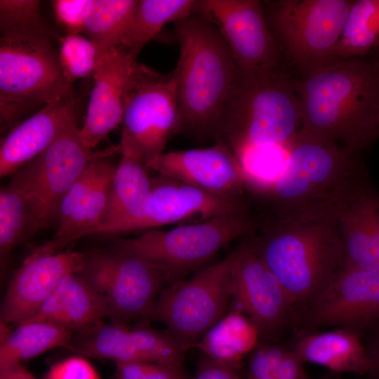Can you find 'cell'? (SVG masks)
<instances>
[{"label": "cell", "mask_w": 379, "mask_h": 379, "mask_svg": "<svg viewBox=\"0 0 379 379\" xmlns=\"http://www.w3.org/2000/svg\"><path fill=\"white\" fill-rule=\"evenodd\" d=\"M378 39L379 0H354L335 49V59L366 57Z\"/></svg>", "instance_id": "cell-31"}, {"label": "cell", "mask_w": 379, "mask_h": 379, "mask_svg": "<svg viewBox=\"0 0 379 379\" xmlns=\"http://www.w3.org/2000/svg\"><path fill=\"white\" fill-rule=\"evenodd\" d=\"M255 226L244 211L169 230L152 229L133 237H119L111 249L145 260L173 284L230 242L250 233Z\"/></svg>", "instance_id": "cell-8"}, {"label": "cell", "mask_w": 379, "mask_h": 379, "mask_svg": "<svg viewBox=\"0 0 379 379\" xmlns=\"http://www.w3.org/2000/svg\"><path fill=\"white\" fill-rule=\"evenodd\" d=\"M304 364L324 366L338 374L352 373L367 376L372 362L359 333L343 328L330 331L296 328L287 344Z\"/></svg>", "instance_id": "cell-24"}, {"label": "cell", "mask_w": 379, "mask_h": 379, "mask_svg": "<svg viewBox=\"0 0 379 379\" xmlns=\"http://www.w3.org/2000/svg\"><path fill=\"white\" fill-rule=\"evenodd\" d=\"M138 54L124 46L102 52L93 75L85 121L80 128L84 144L93 149L123 121L130 93L142 64Z\"/></svg>", "instance_id": "cell-17"}, {"label": "cell", "mask_w": 379, "mask_h": 379, "mask_svg": "<svg viewBox=\"0 0 379 379\" xmlns=\"http://www.w3.org/2000/svg\"><path fill=\"white\" fill-rule=\"evenodd\" d=\"M75 119L72 94L44 106L15 125L1 141V178L14 174L39 155Z\"/></svg>", "instance_id": "cell-23"}, {"label": "cell", "mask_w": 379, "mask_h": 379, "mask_svg": "<svg viewBox=\"0 0 379 379\" xmlns=\"http://www.w3.org/2000/svg\"><path fill=\"white\" fill-rule=\"evenodd\" d=\"M191 379H244L237 372L201 353L195 373Z\"/></svg>", "instance_id": "cell-40"}, {"label": "cell", "mask_w": 379, "mask_h": 379, "mask_svg": "<svg viewBox=\"0 0 379 379\" xmlns=\"http://www.w3.org/2000/svg\"><path fill=\"white\" fill-rule=\"evenodd\" d=\"M128 325L98 321L73 333L67 347L81 354L119 362L146 361L138 350Z\"/></svg>", "instance_id": "cell-28"}, {"label": "cell", "mask_w": 379, "mask_h": 379, "mask_svg": "<svg viewBox=\"0 0 379 379\" xmlns=\"http://www.w3.org/2000/svg\"><path fill=\"white\" fill-rule=\"evenodd\" d=\"M72 334L47 321H25L12 329L1 324L0 369L20 364L58 347H67Z\"/></svg>", "instance_id": "cell-27"}, {"label": "cell", "mask_w": 379, "mask_h": 379, "mask_svg": "<svg viewBox=\"0 0 379 379\" xmlns=\"http://www.w3.org/2000/svg\"><path fill=\"white\" fill-rule=\"evenodd\" d=\"M146 166L160 175L234 200H241L246 185L242 167L224 143L204 148L163 152Z\"/></svg>", "instance_id": "cell-18"}, {"label": "cell", "mask_w": 379, "mask_h": 379, "mask_svg": "<svg viewBox=\"0 0 379 379\" xmlns=\"http://www.w3.org/2000/svg\"><path fill=\"white\" fill-rule=\"evenodd\" d=\"M250 242L300 312L345 268L331 211L275 217Z\"/></svg>", "instance_id": "cell-2"}, {"label": "cell", "mask_w": 379, "mask_h": 379, "mask_svg": "<svg viewBox=\"0 0 379 379\" xmlns=\"http://www.w3.org/2000/svg\"><path fill=\"white\" fill-rule=\"evenodd\" d=\"M34 206L20 189L8 183L0 190V270L4 276L18 244L34 235Z\"/></svg>", "instance_id": "cell-29"}, {"label": "cell", "mask_w": 379, "mask_h": 379, "mask_svg": "<svg viewBox=\"0 0 379 379\" xmlns=\"http://www.w3.org/2000/svg\"><path fill=\"white\" fill-rule=\"evenodd\" d=\"M195 14L175 22L180 57L174 72L181 130L205 140L215 137L238 68L218 29Z\"/></svg>", "instance_id": "cell-4"}, {"label": "cell", "mask_w": 379, "mask_h": 379, "mask_svg": "<svg viewBox=\"0 0 379 379\" xmlns=\"http://www.w3.org/2000/svg\"><path fill=\"white\" fill-rule=\"evenodd\" d=\"M138 0H94L84 34L104 51L122 46Z\"/></svg>", "instance_id": "cell-32"}, {"label": "cell", "mask_w": 379, "mask_h": 379, "mask_svg": "<svg viewBox=\"0 0 379 379\" xmlns=\"http://www.w3.org/2000/svg\"><path fill=\"white\" fill-rule=\"evenodd\" d=\"M152 185L147 213L139 230L182 222H198L244 211L241 200L218 196L161 175L152 179Z\"/></svg>", "instance_id": "cell-21"}, {"label": "cell", "mask_w": 379, "mask_h": 379, "mask_svg": "<svg viewBox=\"0 0 379 379\" xmlns=\"http://www.w3.org/2000/svg\"><path fill=\"white\" fill-rule=\"evenodd\" d=\"M359 154L298 134L283 170L260 193L272 200L275 217L331 211L366 173Z\"/></svg>", "instance_id": "cell-5"}, {"label": "cell", "mask_w": 379, "mask_h": 379, "mask_svg": "<svg viewBox=\"0 0 379 379\" xmlns=\"http://www.w3.org/2000/svg\"><path fill=\"white\" fill-rule=\"evenodd\" d=\"M130 333L146 361L163 364L184 370L185 353L188 347L167 331L152 328L145 324L130 327Z\"/></svg>", "instance_id": "cell-34"}, {"label": "cell", "mask_w": 379, "mask_h": 379, "mask_svg": "<svg viewBox=\"0 0 379 379\" xmlns=\"http://www.w3.org/2000/svg\"><path fill=\"white\" fill-rule=\"evenodd\" d=\"M79 274L105 297L109 321L121 325L142 321L167 282L145 260L113 249L85 253Z\"/></svg>", "instance_id": "cell-12"}, {"label": "cell", "mask_w": 379, "mask_h": 379, "mask_svg": "<svg viewBox=\"0 0 379 379\" xmlns=\"http://www.w3.org/2000/svg\"><path fill=\"white\" fill-rule=\"evenodd\" d=\"M331 213L343 245L345 267L379 272V193L367 172Z\"/></svg>", "instance_id": "cell-19"}, {"label": "cell", "mask_w": 379, "mask_h": 379, "mask_svg": "<svg viewBox=\"0 0 379 379\" xmlns=\"http://www.w3.org/2000/svg\"><path fill=\"white\" fill-rule=\"evenodd\" d=\"M44 379H101L91 364L81 356L66 358L53 364Z\"/></svg>", "instance_id": "cell-39"}, {"label": "cell", "mask_w": 379, "mask_h": 379, "mask_svg": "<svg viewBox=\"0 0 379 379\" xmlns=\"http://www.w3.org/2000/svg\"><path fill=\"white\" fill-rule=\"evenodd\" d=\"M94 0H55L52 8L58 25L65 34H84Z\"/></svg>", "instance_id": "cell-38"}, {"label": "cell", "mask_w": 379, "mask_h": 379, "mask_svg": "<svg viewBox=\"0 0 379 379\" xmlns=\"http://www.w3.org/2000/svg\"><path fill=\"white\" fill-rule=\"evenodd\" d=\"M366 378H367V379H370V378H369L368 377H367V376H366Z\"/></svg>", "instance_id": "cell-44"}, {"label": "cell", "mask_w": 379, "mask_h": 379, "mask_svg": "<svg viewBox=\"0 0 379 379\" xmlns=\"http://www.w3.org/2000/svg\"><path fill=\"white\" fill-rule=\"evenodd\" d=\"M117 152L119 145L102 150L86 147L75 119L47 149L13 174L9 183L26 194L34 206V235L56 221L62 197L88 166Z\"/></svg>", "instance_id": "cell-10"}, {"label": "cell", "mask_w": 379, "mask_h": 379, "mask_svg": "<svg viewBox=\"0 0 379 379\" xmlns=\"http://www.w3.org/2000/svg\"><path fill=\"white\" fill-rule=\"evenodd\" d=\"M232 252L224 259L162 289L140 324H164L188 348L225 314L232 298Z\"/></svg>", "instance_id": "cell-9"}, {"label": "cell", "mask_w": 379, "mask_h": 379, "mask_svg": "<svg viewBox=\"0 0 379 379\" xmlns=\"http://www.w3.org/2000/svg\"><path fill=\"white\" fill-rule=\"evenodd\" d=\"M287 344L259 343L248 355V366L244 379H334L331 372L319 378H312Z\"/></svg>", "instance_id": "cell-33"}, {"label": "cell", "mask_w": 379, "mask_h": 379, "mask_svg": "<svg viewBox=\"0 0 379 379\" xmlns=\"http://www.w3.org/2000/svg\"><path fill=\"white\" fill-rule=\"evenodd\" d=\"M194 13L218 29L240 71H262L281 65L278 46L266 22L262 1L200 0L197 1Z\"/></svg>", "instance_id": "cell-14"}, {"label": "cell", "mask_w": 379, "mask_h": 379, "mask_svg": "<svg viewBox=\"0 0 379 379\" xmlns=\"http://www.w3.org/2000/svg\"><path fill=\"white\" fill-rule=\"evenodd\" d=\"M111 379H191L184 370L152 361L115 363Z\"/></svg>", "instance_id": "cell-37"}, {"label": "cell", "mask_w": 379, "mask_h": 379, "mask_svg": "<svg viewBox=\"0 0 379 379\" xmlns=\"http://www.w3.org/2000/svg\"><path fill=\"white\" fill-rule=\"evenodd\" d=\"M105 318H107L105 297L79 273H70L27 321L51 322L74 333Z\"/></svg>", "instance_id": "cell-25"}, {"label": "cell", "mask_w": 379, "mask_h": 379, "mask_svg": "<svg viewBox=\"0 0 379 379\" xmlns=\"http://www.w3.org/2000/svg\"><path fill=\"white\" fill-rule=\"evenodd\" d=\"M255 326L240 311L233 309L218 321L192 347L237 371L244 357L260 343Z\"/></svg>", "instance_id": "cell-26"}, {"label": "cell", "mask_w": 379, "mask_h": 379, "mask_svg": "<svg viewBox=\"0 0 379 379\" xmlns=\"http://www.w3.org/2000/svg\"><path fill=\"white\" fill-rule=\"evenodd\" d=\"M364 336H366L364 343L372 362L371 372L367 376L370 379H379V320Z\"/></svg>", "instance_id": "cell-41"}, {"label": "cell", "mask_w": 379, "mask_h": 379, "mask_svg": "<svg viewBox=\"0 0 379 379\" xmlns=\"http://www.w3.org/2000/svg\"><path fill=\"white\" fill-rule=\"evenodd\" d=\"M84 258L81 252H52L43 244L34 247L10 279L1 304V324L32 319L65 276L81 271Z\"/></svg>", "instance_id": "cell-16"}, {"label": "cell", "mask_w": 379, "mask_h": 379, "mask_svg": "<svg viewBox=\"0 0 379 379\" xmlns=\"http://www.w3.org/2000/svg\"><path fill=\"white\" fill-rule=\"evenodd\" d=\"M359 379H361V378H359ZM366 379H367V378Z\"/></svg>", "instance_id": "cell-45"}, {"label": "cell", "mask_w": 379, "mask_h": 379, "mask_svg": "<svg viewBox=\"0 0 379 379\" xmlns=\"http://www.w3.org/2000/svg\"><path fill=\"white\" fill-rule=\"evenodd\" d=\"M293 84L302 114L298 135L358 154L379 136V60H338Z\"/></svg>", "instance_id": "cell-1"}, {"label": "cell", "mask_w": 379, "mask_h": 379, "mask_svg": "<svg viewBox=\"0 0 379 379\" xmlns=\"http://www.w3.org/2000/svg\"><path fill=\"white\" fill-rule=\"evenodd\" d=\"M0 379H37L22 364L0 369Z\"/></svg>", "instance_id": "cell-42"}, {"label": "cell", "mask_w": 379, "mask_h": 379, "mask_svg": "<svg viewBox=\"0 0 379 379\" xmlns=\"http://www.w3.org/2000/svg\"><path fill=\"white\" fill-rule=\"evenodd\" d=\"M354 0L262 1L267 26L281 65L302 79L336 60L335 49Z\"/></svg>", "instance_id": "cell-7"}, {"label": "cell", "mask_w": 379, "mask_h": 379, "mask_svg": "<svg viewBox=\"0 0 379 379\" xmlns=\"http://www.w3.org/2000/svg\"><path fill=\"white\" fill-rule=\"evenodd\" d=\"M378 320L379 272L345 267L301 310L296 328H343L363 338Z\"/></svg>", "instance_id": "cell-15"}, {"label": "cell", "mask_w": 379, "mask_h": 379, "mask_svg": "<svg viewBox=\"0 0 379 379\" xmlns=\"http://www.w3.org/2000/svg\"><path fill=\"white\" fill-rule=\"evenodd\" d=\"M301 124L293 78L282 65L257 72L238 69L215 138L237 159L263 149L288 152Z\"/></svg>", "instance_id": "cell-3"}, {"label": "cell", "mask_w": 379, "mask_h": 379, "mask_svg": "<svg viewBox=\"0 0 379 379\" xmlns=\"http://www.w3.org/2000/svg\"><path fill=\"white\" fill-rule=\"evenodd\" d=\"M102 51L81 34H65L60 39L58 59L65 79L71 84L94 74Z\"/></svg>", "instance_id": "cell-35"}, {"label": "cell", "mask_w": 379, "mask_h": 379, "mask_svg": "<svg viewBox=\"0 0 379 379\" xmlns=\"http://www.w3.org/2000/svg\"><path fill=\"white\" fill-rule=\"evenodd\" d=\"M122 124L120 153L131 154L146 164L164 152L171 136L182 128L174 70L163 75L141 65Z\"/></svg>", "instance_id": "cell-11"}, {"label": "cell", "mask_w": 379, "mask_h": 379, "mask_svg": "<svg viewBox=\"0 0 379 379\" xmlns=\"http://www.w3.org/2000/svg\"><path fill=\"white\" fill-rule=\"evenodd\" d=\"M120 154L102 222L85 232L81 238L138 231L146 217L152 187L149 168L138 158Z\"/></svg>", "instance_id": "cell-22"}, {"label": "cell", "mask_w": 379, "mask_h": 379, "mask_svg": "<svg viewBox=\"0 0 379 379\" xmlns=\"http://www.w3.org/2000/svg\"><path fill=\"white\" fill-rule=\"evenodd\" d=\"M116 166L107 158L91 163L62 197L57 213L53 237L42 244L52 252H60L103 218Z\"/></svg>", "instance_id": "cell-20"}, {"label": "cell", "mask_w": 379, "mask_h": 379, "mask_svg": "<svg viewBox=\"0 0 379 379\" xmlns=\"http://www.w3.org/2000/svg\"><path fill=\"white\" fill-rule=\"evenodd\" d=\"M377 124H378V129H379V110H378V114H377Z\"/></svg>", "instance_id": "cell-43"}, {"label": "cell", "mask_w": 379, "mask_h": 379, "mask_svg": "<svg viewBox=\"0 0 379 379\" xmlns=\"http://www.w3.org/2000/svg\"><path fill=\"white\" fill-rule=\"evenodd\" d=\"M231 282L234 309L250 319L260 339L275 343L296 328L297 307L251 243L232 251Z\"/></svg>", "instance_id": "cell-13"}, {"label": "cell", "mask_w": 379, "mask_h": 379, "mask_svg": "<svg viewBox=\"0 0 379 379\" xmlns=\"http://www.w3.org/2000/svg\"><path fill=\"white\" fill-rule=\"evenodd\" d=\"M52 34L0 36V126L11 130L44 106L73 94Z\"/></svg>", "instance_id": "cell-6"}, {"label": "cell", "mask_w": 379, "mask_h": 379, "mask_svg": "<svg viewBox=\"0 0 379 379\" xmlns=\"http://www.w3.org/2000/svg\"><path fill=\"white\" fill-rule=\"evenodd\" d=\"M195 0H139L123 45L139 54L142 48L170 22H178L194 12Z\"/></svg>", "instance_id": "cell-30"}, {"label": "cell", "mask_w": 379, "mask_h": 379, "mask_svg": "<svg viewBox=\"0 0 379 379\" xmlns=\"http://www.w3.org/2000/svg\"><path fill=\"white\" fill-rule=\"evenodd\" d=\"M0 31L1 35L52 34L38 0H0Z\"/></svg>", "instance_id": "cell-36"}]
</instances>
